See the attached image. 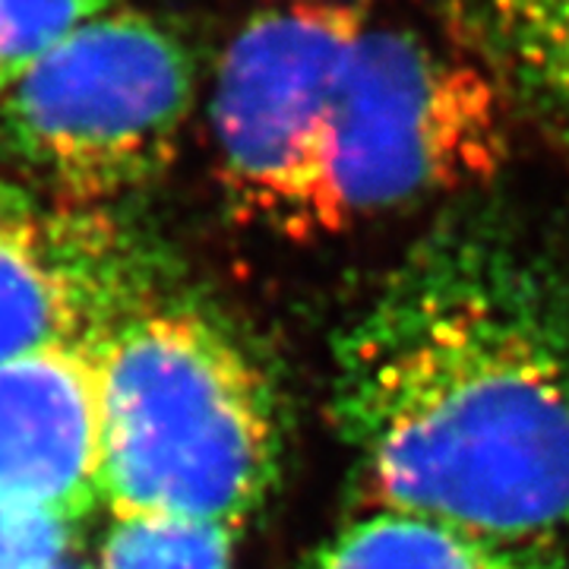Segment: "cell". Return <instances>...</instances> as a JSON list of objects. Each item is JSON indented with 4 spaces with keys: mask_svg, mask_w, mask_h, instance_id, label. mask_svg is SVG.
Segmentation results:
<instances>
[{
    "mask_svg": "<svg viewBox=\"0 0 569 569\" xmlns=\"http://www.w3.org/2000/svg\"><path fill=\"white\" fill-rule=\"evenodd\" d=\"M73 522L26 507H0V569H54L70 548Z\"/></svg>",
    "mask_w": 569,
    "mask_h": 569,
    "instance_id": "obj_12",
    "label": "cell"
},
{
    "mask_svg": "<svg viewBox=\"0 0 569 569\" xmlns=\"http://www.w3.org/2000/svg\"><path fill=\"white\" fill-rule=\"evenodd\" d=\"M54 569H63V567H54Z\"/></svg>",
    "mask_w": 569,
    "mask_h": 569,
    "instance_id": "obj_13",
    "label": "cell"
},
{
    "mask_svg": "<svg viewBox=\"0 0 569 569\" xmlns=\"http://www.w3.org/2000/svg\"><path fill=\"white\" fill-rule=\"evenodd\" d=\"M114 10V0H0V92L86 22Z\"/></svg>",
    "mask_w": 569,
    "mask_h": 569,
    "instance_id": "obj_11",
    "label": "cell"
},
{
    "mask_svg": "<svg viewBox=\"0 0 569 569\" xmlns=\"http://www.w3.org/2000/svg\"><path fill=\"white\" fill-rule=\"evenodd\" d=\"M140 307L114 224L41 212L0 181V367L44 348L96 346Z\"/></svg>",
    "mask_w": 569,
    "mask_h": 569,
    "instance_id": "obj_6",
    "label": "cell"
},
{
    "mask_svg": "<svg viewBox=\"0 0 569 569\" xmlns=\"http://www.w3.org/2000/svg\"><path fill=\"white\" fill-rule=\"evenodd\" d=\"M305 569H563L538 548L500 545L399 512H367L310 553Z\"/></svg>",
    "mask_w": 569,
    "mask_h": 569,
    "instance_id": "obj_9",
    "label": "cell"
},
{
    "mask_svg": "<svg viewBox=\"0 0 569 569\" xmlns=\"http://www.w3.org/2000/svg\"><path fill=\"white\" fill-rule=\"evenodd\" d=\"M193 54L133 10L86 22L0 92V149L73 206L156 181L193 104Z\"/></svg>",
    "mask_w": 569,
    "mask_h": 569,
    "instance_id": "obj_4",
    "label": "cell"
},
{
    "mask_svg": "<svg viewBox=\"0 0 569 569\" xmlns=\"http://www.w3.org/2000/svg\"><path fill=\"white\" fill-rule=\"evenodd\" d=\"M102 383V503L241 529L279 478L263 370L190 307L142 305L92 346Z\"/></svg>",
    "mask_w": 569,
    "mask_h": 569,
    "instance_id": "obj_2",
    "label": "cell"
},
{
    "mask_svg": "<svg viewBox=\"0 0 569 569\" xmlns=\"http://www.w3.org/2000/svg\"><path fill=\"white\" fill-rule=\"evenodd\" d=\"M102 503V383L92 346L0 367V507L80 522Z\"/></svg>",
    "mask_w": 569,
    "mask_h": 569,
    "instance_id": "obj_7",
    "label": "cell"
},
{
    "mask_svg": "<svg viewBox=\"0 0 569 569\" xmlns=\"http://www.w3.org/2000/svg\"><path fill=\"white\" fill-rule=\"evenodd\" d=\"M92 569H234V529L174 516H114Z\"/></svg>",
    "mask_w": 569,
    "mask_h": 569,
    "instance_id": "obj_10",
    "label": "cell"
},
{
    "mask_svg": "<svg viewBox=\"0 0 569 569\" xmlns=\"http://www.w3.org/2000/svg\"><path fill=\"white\" fill-rule=\"evenodd\" d=\"M332 415L380 512L569 535V298L493 228L408 250L336 348Z\"/></svg>",
    "mask_w": 569,
    "mask_h": 569,
    "instance_id": "obj_1",
    "label": "cell"
},
{
    "mask_svg": "<svg viewBox=\"0 0 569 569\" xmlns=\"http://www.w3.org/2000/svg\"><path fill=\"white\" fill-rule=\"evenodd\" d=\"M488 70L569 137V0H462Z\"/></svg>",
    "mask_w": 569,
    "mask_h": 569,
    "instance_id": "obj_8",
    "label": "cell"
},
{
    "mask_svg": "<svg viewBox=\"0 0 569 569\" xmlns=\"http://www.w3.org/2000/svg\"><path fill=\"white\" fill-rule=\"evenodd\" d=\"M367 20L346 0H291L253 13L224 48L212 130L228 203L244 222L310 241L326 108Z\"/></svg>",
    "mask_w": 569,
    "mask_h": 569,
    "instance_id": "obj_5",
    "label": "cell"
},
{
    "mask_svg": "<svg viewBox=\"0 0 569 569\" xmlns=\"http://www.w3.org/2000/svg\"><path fill=\"white\" fill-rule=\"evenodd\" d=\"M507 96L488 63L367 20L326 108L310 241L493 181L512 146Z\"/></svg>",
    "mask_w": 569,
    "mask_h": 569,
    "instance_id": "obj_3",
    "label": "cell"
}]
</instances>
